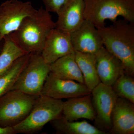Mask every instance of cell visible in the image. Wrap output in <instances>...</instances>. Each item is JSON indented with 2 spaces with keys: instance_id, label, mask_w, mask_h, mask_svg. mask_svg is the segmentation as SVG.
<instances>
[{
  "instance_id": "4fadbf2b",
  "label": "cell",
  "mask_w": 134,
  "mask_h": 134,
  "mask_svg": "<svg viewBox=\"0 0 134 134\" xmlns=\"http://www.w3.org/2000/svg\"><path fill=\"white\" fill-rule=\"evenodd\" d=\"M96 66L100 82L109 86L125 72L122 62L104 46L96 55Z\"/></svg>"
},
{
  "instance_id": "5bb4252c",
  "label": "cell",
  "mask_w": 134,
  "mask_h": 134,
  "mask_svg": "<svg viewBox=\"0 0 134 134\" xmlns=\"http://www.w3.org/2000/svg\"><path fill=\"white\" fill-rule=\"evenodd\" d=\"M112 128L110 133H134V103L118 97L111 115Z\"/></svg>"
},
{
  "instance_id": "52a82bcc",
  "label": "cell",
  "mask_w": 134,
  "mask_h": 134,
  "mask_svg": "<svg viewBox=\"0 0 134 134\" xmlns=\"http://www.w3.org/2000/svg\"><path fill=\"white\" fill-rule=\"evenodd\" d=\"M91 94L96 114L95 126L100 130L110 133L112 128V113L118 96L112 86L101 82L91 91Z\"/></svg>"
},
{
  "instance_id": "5b68a950",
  "label": "cell",
  "mask_w": 134,
  "mask_h": 134,
  "mask_svg": "<svg viewBox=\"0 0 134 134\" xmlns=\"http://www.w3.org/2000/svg\"><path fill=\"white\" fill-rule=\"evenodd\" d=\"M37 97L11 90L0 97V126L13 127L27 117Z\"/></svg>"
},
{
  "instance_id": "e0dca14e",
  "label": "cell",
  "mask_w": 134,
  "mask_h": 134,
  "mask_svg": "<svg viewBox=\"0 0 134 134\" xmlns=\"http://www.w3.org/2000/svg\"><path fill=\"white\" fill-rule=\"evenodd\" d=\"M58 134H106L107 133L87 121H70L62 115L50 122Z\"/></svg>"
},
{
  "instance_id": "9c48e42d",
  "label": "cell",
  "mask_w": 134,
  "mask_h": 134,
  "mask_svg": "<svg viewBox=\"0 0 134 134\" xmlns=\"http://www.w3.org/2000/svg\"><path fill=\"white\" fill-rule=\"evenodd\" d=\"M90 93L91 91L85 84L62 79L50 72L40 96H47L55 99H68Z\"/></svg>"
},
{
  "instance_id": "30bf717a",
  "label": "cell",
  "mask_w": 134,
  "mask_h": 134,
  "mask_svg": "<svg viewBox=\"0 0 134 134\" xmlns=\"http://www.w3.org/2000/svg\"><path fill=\"white\" fill-rule=\"evenodd\" d=\"M70 36L75 52L96 55L103 46L98 30L92 22L86 19Z\"/></svg>"
},
{
  "instance_id": "ffe728a7",
  "label": "cell",
  "mask_w": 134,
  "mask_h": 134,
  "mask_svg": "<svg viewBox=\"0 0 134 134\" xmlns=\"http://www.w3.org/2000/svg\"><path fill=\"white\" fill-rule=\"evenodd\" d=\"M4 44L0 53V76L7 72L18 58L26 54L10 39L4 37Z\"/></svg>"
},
{
  "instance_id": "2e32d148",
  "label": "cell",
  "mask_w": 134,
  "mask_h": 134,
  "mask_svg": "<svg viewBox=\"0 0 134 134\" xmlns=\"http://www.w3.org/2000/svg\"><path fill=\"white\" fill-rule=\"evenodd\" d=\"M50 72L59 78L84 84L82 74L77 63L75 53L63 56L50 65Z\"/></svg>"
},
{
  "instance_id": "9a60e30c",
  "label": "cell",
  "mask_w": 134,
  "mask_h": 134,
  "mask_svg": "<svg viewBox=\"0 0 134 134\" xmlns=\"http://www.w3.org/2000/svg\"><path fill=\"white\" fill-rule=\"evenodd\" d=\"M62 115L70 121L85 119L93 121L96 112L92 101L91 93L68 99L63 102Z\"/></svg>"
},
{
  "instance_id": "8992f818",
  "label": "cell",
  "mask_w": 134,
  "mask_h": 134,
  "mask_svg": "<svg viewBox=\"0 0 134 134\" xmlns=\"http://www.w3.org/2000/svg\"><path fill=\"white\" fill-rule=\"evenodd\" d=\"M50 72V65L44 61L41 54L31 53L11 90L20 91L30 96H40Z\"/></svg>"
},
{
  "instance_id": "cb8c5ba5",
  "label": "cell",
  "mask_w": 134,
  "mask_h": 134,
  "mask_svg": "<svg viewBox=\"0 0 134 134\" xmlns=\"http://www.w3.org/2000/svg\"><path fill=\"white\" fill-rule=\"evenodd\" d=\"M0 43H1V42H0ZM2 47H1V45H0V53H1V51L2 49Z\"/></svg>"
},
{
  "instance_id": "7a4b0ae2",
  "label": "cell",
  "mask_w": 134,
  "mask_h": 134,
  "mask_svg": "<svg viewBox=\"0 0 134 134\" xmlns=\"http://www.w3.org/2000/svg\"><path fill=\"white\" fill-rule=\"evenodd\" d=\"M103 46L121 61L125 73L134 75V23L123 19L110 26L97 28Z\"/></svg>"
},
{
  "instance_id": "6da1fadb",
  "label": "cell",
  "mask_w": 134,
  "mask_h": 134,
  "mask_svg": "<svg viewBox=\"0 0 134 134\" xmlns=\"http://www.w3.org/2000/svg\"><path fill=\"white\" fill-rule=\"evenodd\" d=\"M55 28L50 12L41 7L25 17L19 28L8 36L26 53L41 54L47 36Z\"/></svg>"
},
{
  "instance_id": "7c38bea8",
  "label": "cell",
  "mask_w": 134,
  "mask_h": 134,
  "mask_svg": "<svg viewBox=\"0 0 134 134\" xmlns=\"http://www.w3.org/2000/svg\"><path fill=\"white\" fill-rule=\"evenodd\" d=\"M84 0H68L57 13L55 28L69 34L77 30L85 20Z\"/></svg>"
},
{
  "instance_id": "277c9868",
  "label": "cell",
  "mask_w": 134,
  "mask_h": 134,
  "mask_svg": "<svg viewBox=\"0 0 134 134\" xmlns=\"http://www.w3.org/2000/svg\"><path fill=\"white\" fill-rule=\"evenodd\" d=\"M63 103L61 99L38 96L27 117L12 127L15 133H31L40 130L46 124L62 115Z\"/></svg>"
},
{
  "instance_id": "ac0fdd59",
  "label": "cell",
  "mask_w": 134,
  "mask_h": 134,
  "mask_svg": "<svg viewBox=\"0 0 134 134\" xmlns=\"http://www.w3.org/2000/svg\"><path fill=\"white\" fill-rule=\"evenodd\" d=\"M75 54L84 84L91 91L100 82L96 69V55L77 52H75Z\"/></svg>"
},
{
  "instance_id": "8fae6325",
  "label": "cell",
  "mask_w": 134,
  "mask_h": 134,
  "mask_svg": "<svg viewBox=\"0 0 134 134\" xmlns=\"http://www.w3.org/2000/svg\"><path fill=\"white\" fill-rule=\"evenodd\" d=\"M70 34L54 28L47 38L41 55L50 65L63 56L74 53Z\"/></svg>"
},
{
  "instance_id": "7402d4cb",
  "label": "cell",
  "mask_w": 134,
  "mask_h": 134,
  "mask_svg": "<svg viewBox=\"0 0 134 134\" xmlns=\"http://www.w3.org/2000/svg\"><path fill=\"white\" fill-rule=\"evenodd\" d=\"M68 1V0H42L47 11L56 14Z\"/></svg>"
},
{
  "instance_id": "d6986e66",
  "label": "cell",
  "mask_w": 134,
  "mask_h": 134,
  "mask_svg": "<svg viewBox=\"0 0 134 134\" xmlns=\"http://www.w3.org/2000/svg\"><path fill=\"white\" fill-rule=\"evenodd\" d=\"M31 54H26L18 58L9 69L0 76V97L11 90Z\"/></svg>"
},
{
  "instance_id": "ba28073f",
  "label": "cell",
  "mask_w": 134,
  "mask_h": 134,
  "mask_svg": "<svg viewBox=\"0 0 134 134\" xmlns=\"http://www.w3.org/2000/svg\"><path fill=\"white\" fill-rule=\"evenodd\" d=\"M30 2L8 0L0 5V42L19 28L23 19L37 11Z\"/></svg>"
},
{
  "instance_id": "44dd1931",
  "label": "cell",
  "mask_w": 134,
  "mask_h": 134,
  "mask_svg": "<svg viewBox=\"0 0 134 134\" xmlns=\"http://www.w3.org/2000/svg\"><path fill=\"white\" fill-rule=\"evenodd\" d=\"M133 77L124 72L112 87L118 97L134 103V79Z\"/></svg>"
},
{
  "instance_id": "603a6c76",
  "label": "cell",
  "mask_w": 134,
  "mask_h": 134,
  "mask_svg": "<svg viewBox=\"0 0 134 134\" xmlns=\"http://www.w3.org/2000/svg\"><path fill=\"white\" fill-rule=\"evenodd\" d=\"M15 134L12 127L0 126V134Z\"/></svg>"
},
{
  "instance_id": "3957f363",
  "label": "cell",
  "mask_w": 134,
  "mask_h": 134,
  "mask_svg": "<svg viewBox=\"0 0 134 134\" xmlns=\"http://www.w3.org/2000/svg\"><path fill=\"white\" fill-rule=\"evenodd\" d=\"M84 17L97 28L105 26V20L113 22L121 16L134 23V0H84Z\"/></svg>"
}]
</instances>
